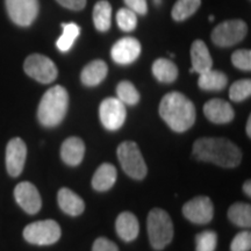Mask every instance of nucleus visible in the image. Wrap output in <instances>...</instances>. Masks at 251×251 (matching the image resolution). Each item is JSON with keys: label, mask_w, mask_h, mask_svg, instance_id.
Segmentation results:
<instances>
[{"label": "nucleus", "mask_w": 251, "mask_h": 251, "mask_svg": "<svg viewBox=\"0 0 251 251\" xmlns=\"http://www.w3.org/2000/svg\"><path fill=\"white\" fill-rule=\"evenodd\" d=\"M193 156L198 161L214 163L222 168H235L242 159V152L236 144L221 137L197 140L193 146Z\"/></svg>", "instance_id": "obj_1"}, {"label": "nucleus", "mask_w": 251, "mask_h": 251, "mask_svg": "<svg viewBox=\"0 0 251 251\" xmlns=\"http://www.w3.org/2000/svg\"><path fill=\"white\" fill-rule=\"evenodd\" d=\"M159 115L172 130L184 133L196 122V107L193 102L179 92H170L163 97Z\"/></svg>", "instance_id": "obj_2"}, {"label": "nucleus", "mask_w": 251, "mask_h": 251, "mask_svg": "<svg viewBox=\"0 0 251 251\" xmlns=\"http://www.w3.org/2000/svg\"><path fill=\"white\" fill-rule=\"evenodd\" d=\"M69 107L68 91L61 85L52 86L41 99L37 118L45 127H56L65 118Z\"/></svg>", "instance_id": "obj_3"}, {"label": "nucleus", "mask_w": 251, "mask_h": 251, "mask_svg": "<svg viewBox=\"0 0 251 251\" xmlns=\"http://www.w3.org/2000/svg\"><path fill=\"white\" fill-rule=\"evenodd\" d=\"M148 235L153 249L162 250L174 238V225L168 213L153 208L148 215Z\"/></svg>", "instance_id": "obj_4"}, {"label": "nucleus", "mask_w": 251, "mask_h": 251, "mask_svg": "<svg viewBox=\"0 0 251 251\" xmlns=\"http://www.w3.org/2000/svg\"><path fill=\"white\" fill-rule=\"evenodd\" d=\"M119 162L124 171L133 179H143L147 176V164L139 146L131 141L122 142L118 148Z\"/></svg>", "instance_id": "obj_5"}, {"label": "nucleus", "mask_w": 251, "mask_h": 251, "mask_svg": "<svg viewBox=\"0 0 251 251\" xmlns=\"http://www.w3.org/2000/svg\"><path fill=\"white\" fill-rule=\"evenodd\" d=\"M61 227L54 220L33 222L24 229L25 240L36 246H51L61 238Z\"/></svg>", "instance_id": "obj_6"}, {"label": "nucleus", "mask_w": 251, "mask_h": 251, "mask_svg": "<svg viewBox=\"0 0 251 251\" xmlns=\"http://www.w3.org/2000/svg\"><path fill=\"white\" fill-rule=\"evenodd\" d=\"M28 76L42 84H49L57 77L58 71L55 63L45 55L33 54L28 56L24 64Z\"/></svg>", "instance_id": "obj_7"}, {"label": "nucleus", "mask_w": 251, "mask_h": 251, "mask_svg": "<svg viewBox=\"0 0 251 251\" xmlns=\"http://www.w3.org/2000/svg\"><path fill=\"white\" fill-rule=\"evenodd\" d=\"M247 25L242 20H228L220 24L212 33V41L219 47H231L247 35Z\"/></svg>", "instance_id": "obj_8"}, {"label": "nucleus", "mask_w": 251, "mask_h": 251, "mask_svg": "<svg viewBox=\"0 0 251 251\" xmlns=\"http://www.w3.org/2000/svg\"><path fill=\"white\" fill-rule=\"evenodd\" d=\"M5 4L9 18L18 26H29L39 14V0H5Z\"/></svg>", "instance_id": "obj_9"}, {"label": "nucleus", "mask_w": 251, "mask_h": 251, "mask_svg": "<svg viewBox=\"0 0 251 251\" xmlns=\"http://www.w3.org/2000/svg\"><path fill=\"white\" fill-rule=\"evenodd\" d=\"M99 117L106 129L111 131L120 129L127 118L125 103H122L118 98L105 99L100 103Z\"/></svg>", "instance_id": "obj_10"}, {"label": "nucleus", "mask_w": 251, "mask_h": 251, "mask_svg": "<svg viewBox=\"0 0 251 251\" xmlns=\"http://www.w3.org/2000/svg\"><path fill=\"white\" fill-rule=\"evenodd\" d=\"M183 214L187 220L197 225H206L212 221L214 207L208 197H196L183 207Z\"/></svg>", "instance_id": "obj_11"}, {"label": "nucleus", "mask_w": 251, "mask_h": 251, "mask_svg": "<svg viewBox=\"0 0 251 251\" xmlns=\"http://www.w3.org/2000/svg\"><path fill=\"white\" fill-rule=\"evenodd\" d=\"M14 198L19 206L28 214H36L42 206L41 196L35 187L29 181H23L14 188Z\"/></svg>", "instance_id": "obj_12"}, {"label": "nucleus", "mask_w": 251, "mask_h": 251, "mask_svg": "<svg viewBox=\"0 0 251 251\" xmlns=\"http://www.w3.org/2000/svg\"><path fill=\"white\" fill-rule=\"evenodd\" d=\"M27 157V147L23 140L15 137L12 139L6 148V168L12 177L21 175Z\"/></svg>", "instance_id": "obj_13"}, {"label": "nucleus", "mask_w": 251, "mask_h": 251, "mask_svg": "<svg viewBox=\"0 0 251 251\" xmlns=\"http://www.w3.org/2000/svg\"><path fill=\"white\" fill-rule=\"evenodd\" d=\"M141 54V43L135 37H122L111 50L113 61L118 64L127 65L136 61Z\"/></svg>", "instance_id": "obj_14"}, {"label": "nucleus", "mask_w": 251, "mask_h": 251, "mask_svg": "<svg viewBox=\"0 0 251 251\" xmlns=\"http://www.w3.org/2000/svg\"><path fill=\"white\" fill-rule=\"evenodd\" d=\"M205 117L213 124H228L233 120L235 112L230 103L222 99H212L207 101L203 106Z\"/></svg>", "instance_id": "obj_15"}, {"label": "nucleus", "mask_w": 251, "mask_h": 251, "mask_svg": "<svg viewBox=\"0 0 251 251\" xmlns=\"http://www.w3.org/2000/svg\"><path fill=\"white\" fill-rule=\"evenodd\" d=\"M191 59H192V69L190 72H197L200 75L212 69L213 61L211 54L206 43L201 40H196L191 47Z\"/></svg>", "instance_id": "obj_16"}, {"label": "nucleus", "mask_w": 251, "mask_h": 251, "mask_svg": "<svg viewBox=\"0 0 251 251\" xmlns=\"http://www.w3.org/2000/svg\"><path fill=\"white\" fill-rule=\"evenodd\" d=\"M57 201L59 208L65 214L71 216L80 215L85 209V202L81 198L68 187H62L58 191Z\"/></svg>", "instance_id": "obj_17"}, {"label": "nucleus", "mask_w": 251, "mask_h": 251, "mask_svg": "<svg viewBox=\"0 0 251 251\" xmlns=\"http://www.w3.org/2000/svg\"><path fill=\"white\" fill-rule=\"evenodd\" d=\"M85 155V144L79 137H69L61 147V157L68 165L76 166L80 164Z\"/></svg>", "instance_id": "obj_18"}, {"label": "nucleus", "mask_w": 251, "mask_h": 251, "mask_svg": "<svg viewBox=\"0 0 251 251\" xmlns=\"http://www.w3.org/2000/svg\"><path fill=\"white\" fill-rule=\"evenodd\" d=\"M115 230L121 240L126 242H131L137 237L140 231L137 218L130 212L121 213L115 221Z\"/></svg>", "instance_id": "obj_19"}, {"label": "nucleus", "mask_w": 251, "mask_h": 251, "mask_svg": "<svg viewBox=\"0 0 251 251\" xmlns=\"http://www.w3.org/2000/svg\"><path fill=\"white\" fill-rule=\"evenodd\" d=\"M118 177L117 169L109 163H103L97 169L92 178V186L99 192H105L113 187Z\"/></svg>", "instance_id": "obj_20"}, {"label": "nucleus", "mask_w": 251, "mask_h": 251, "mask_svg": "<svg viewBox=\"0 0 251 251\" xmlns=\"http://www.w3.org/2000/svg\"><path fill=\"white\" fill-rule=\"evenodd\" d=\"M107 64L101 59L92 61L83 69L80 75L81 83L86 86H97L107 76Z\"/></svg>", "instance_id": "obj_21"}, {"label": "nucleus", "mask_w": 251, "mask_h": 251, "mask_svg": "<svg viewBox=\"0 0 251 251\" xmlns=\"http://www.w3.org/2000/svg\"><path fill=\"white\" fill-rule=\"evenodd\" d=\"M228 78L224 72L216 70H208L199 75L198 85L205 91H220L227 86Z\"/></svg>", "instance_id": "obj_22"}, {"label": "nucleus", "mask_w": 251, "mask_h": 251, "mask_svg": "<svg viewBox=\"0 0 251 251\" xmlns=\"http://www.w3.org/2000/svg\"><path fill=\"white\" fill-rule=\"evenodd\" d=\"M152 74L161 83H172L178 77V68L170 59L158 58L152 64Z\"/></svg>", "instance_id": "obj_23"}, {"label": "nucleus", "mask_w": 251, "mask_h": 251, "mask_svg": "<svg viewBox=\"0 0 251 251\" xmlns=\"http://www.w3.org/2000/svg\"><path fill=\"white\" fill-rule=\"evenodd\" d=\"M112 7L108 1L100 0L94 5L93 8V23L97 30L107 31L111 27Z\"/></svg>", "instance_id": "obj_24"}, {"label": "nucleus", "mask_w": 251, "mask_h": 251, "mask_svg": "<svg viewBox=\"0 0 251 251\" xmlns=\"http://www.w3.org/2000/svg\"><path fill=\"white\" fill-rule=\"evenodd\" d=\"M228 218L238 227L249 228L251 226V207L249 203L236 202L230 206L228 211Z\"/></svg>", "instance_id": "obj_25"}, {"label": "nucleus", "mask_w": 251, "mask_h": 251, "mask_svg": "<svg viewBox=\"0 0 251 251\" xmlns=\"http://www.w3.org/2000/svg\"><path fill=\"white\" fill-rule=\"evenodd\" d=\"M201 5V0H177L171 11L172 19L176 21H184L193 15Z\"/></svg>", "instance_id": "obj_26"}, {"label": "nucleus", "mask_w": 251, "mask_h": 251, "mask_svg": "<svg viewBox=\"0 0 251 251\" xmlns=\"http://www.w3.org/2000/svg\"><path fill=\"white\" fill-rule=\"evenodd\" d=\"M62 27L63 34L57 40V42H56V46H57V48L62 52H67L71 49V47L74 46V42L80 34V27L74 23L62 24Z\"/></svg>", "instance_id": "obj_27"}, {"label": "nucleus", "mask_w": 251, "mask_h": 251, "mask_svg": "<svg viewBox=\"0 0 251 251\" xmlns=\"http://www.w3.org/2000/svg\"><path fill=\"white\" fill-rule=\"evenodd\" d=\"M117 96L125 105H136L140 101V93L130 81L124 80L117 86Z\"/></svg>", "instance_id": "obj_28"}, {"label": "nucleus", "mask_w": 251, "mask_h": 251, "mask_svg": "<svg viewBox=\"0 0 251 251\" xmlns=\"http://www.w3.org/2000/svg\"><path fill=\"white\" fill-rule=\"evenodd\" d=\"M218 235L213 230H205L196 237V251H215Z\"/></svg>", "instance_id": "obj_29"}, {"label": "nucleus", "mask_w": 251, "mask_h": 251, "mask_svg": "<svg viewBox=\"0 0 251 251\" xmlns=\"http://www.w3.org/2000/svg\"><path fill=\"white\" fill-rule=\"evenodd\" d=\"M251 94V80L242 79L235 81L229 90V97L235 102H240L249 98Z\"/></svg>", "instance_id": "obj_30"}, {"label": "nucleus", "mask_w": 251, "mask_h": 251, "mask_svg": "<svg viewBox=\"0 0 251 251\" xmlns=\"http://www.w3.org/2000/svg\"><path fill=\"white\" fill-rule=\"evenodd\" d=\"M117 23L121 30L131 31L137 25V17L129 8H120L117 13Z\"/></svg>", "instance_id": "obj_31"}, {"label": "nucleus", "mask_w": 251, "mask_h": 251, "mask_svg": "<svg viewBox=\"0 0 251 251\" xmlns=\"http://www.w3.org/2000/svg\"><path fill=\"white\" fill-rule=\"evenodd\" d=\"M231 62L234 67L243 71L251 70V51L247 49L236 50L231 56Z\"/></svg>", "instance_id": "obj_32"}, {"label": "nucleus", "mask_w": 251, "mask_h": 251, "mask_svg": "<svg viewBox=\"0 0 251 251\" xmlns=\"http://www.w3.org/2000/svg\"><path fill=\"white\" fill-rule=\"evenodd\" d=\"M251 249L250 231H241L231 241L230 251H249Z\"/></svg>", "instance_id": "obj_33"}, {"label": "nucleus", "mask_w": 251, "mask_h": 251, "mask_svg": "<svg viewBox=\"0 0 251 251\" xmlns=\"http://www.w3.org/2000/svg\"><path fill=\"white\" fill-rule=\"evenodd\" d=\"M92 251H119L117 244L105 237H99L94 241Z\"/></svg>", "instance_id": "obj_34"}, {"label": "nucleus", "mask_w": 251, "mask_h": 251, "mask_svg": "<svg viewBox=\"0 0 251 251\" xmlns=\"http://www.w3.org/2000/svg\"><path fill=\"white\" fill-rule=\"evenodd\" d=\"M124 1L127 5V8L131 9L136 14L144 15L148 11L147 0H124Z\"/></svg>", "instance_id": "obj_35"}, {"label": "nucleus", "mask_w": 251, "mask_h": 251, "mask_svg": "<svg viewBox=\"0 0 251 251\" xmlns=\"http://www.w3.org/2000/svg\"><path fill=\"white\" fill-rule=\"evenodd\" d=\"M57 2L63 7L72 9V11H80L86 5V0H57Z\"/></svg>", "instance_id": "obj_36"}, {"label": "nucleus", "mask_w": 251, "mask_h": 251, "mask_svg": "<svg viewBox=\"0 0 251 251\" xmlns=\"http://www.w3.org/2000/svg\"><path fill=\"white\" fill-rule=\"evenodd\" d=\"M243 191H244V193H246L248 197L251 196V181L250 180H247L246 183H244Z\"/></svg>", "instance_id": "obj_37"}, {"label": "nucleus", "mask_w": 251, "mask_h": 251, "mask_svg": "<svg viewBox=\"0 0 251 251\" xmlns=\"http://www.w3.org/2000/svg\"><path fill=\"white\" fill-rule=\"evenodd\" d=\"M246 130H247V134H248V136H251V117H249V119H248V122H247V128H246Z\"/></svg>", "instance_id": "obj_38"}, {"label": "nucleus", "mask_w": 251, "mask_h": 251, "mask_svg": "<svg viewBox=\"0 0 251 251\" xmlns=\"http://www.w3.org/2000/svg\"><path fill=\"white\" fill-rule=\"evenodd\" d=\"M209 21H214V15H211V17H209Z\"/></svg>", "instance_id": "obj_39"}, {"label": "nucleus", "mask_w": 251, "mask_h": 251, "mask_svg": "<svg viewBox=\"0 0 251 251\" xmlns=\"http://www.w3.org/2000/svg\"><path fill=\"white\" fill-rule=\"evenodd\" d=\"M155 4L159 5V4H161V0H155Z\"/></svg>", "instance_id": "obj_40"}]
</instances>
